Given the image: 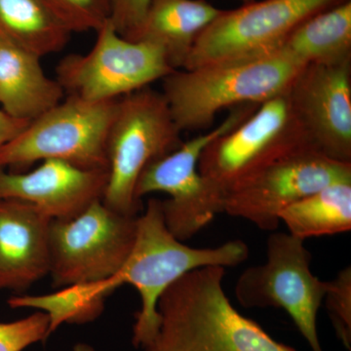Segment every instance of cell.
Instances as JSON below:
<instances>
[{
    "label": "cell",
    "instance_id": "cell-1",
    "mask_svg": "<svg viewBox=\"0 0 351 351\" xmlns=\"http://www.w3.org/2000/svg\"><path fill=\"white\" fill-rule=\"evenodd\" d=\"M242 240H232L214 248H195L176 239L164 221L161 200L151 198L138 215L135 243L130 256L114 276L82 285L91 304L104 306L115 289L129 284L137 289L141 308L136 313L132 343L142 350L156 337L160 325L159 299L178 279L207 267H234L249 257Z\"/></svg>",
    "mask_w": 351,
    "mask_h": 351
},
{
    "label": "cell",
    "instance_id": "cell-2",
    "mask_svg": "<svg viewBox=\"0 0 351 351\" xmlns=\"http://www.w3.org/2000/svg\"><path fill=\"white\" fill-rule=\"evenodd\" d=\"M226 269L189 271L164 292L157 304L158 332L143 351H297L240 314L228 300Z\"/></svg>",
    "mask_w": 351,
    "mask_h": 351
},
{
    "label": "cell",
    "instance_id": "cell-3",
    "mask_svg": "<svg viewBox=\"0 0 351 351\" xmlns=\"http://www.w3.org/2000/svg\"><path fill=\"white\" fill-rule=\"evenodd\" d=\"M304 66L278 46L175 69L163 78L162 94L180 130L207 129L226 108L261 105L287 91Z\"/></svg>",
    "mask_w": 351,
    "mask_h": 351
},
{
    "label": "cell",
    "instance_id": "cell-4",
    "mask_svg": "<svg viewBox=\"0 0 351 351\" xmlns=\"http://www.w3.org/2000/svg\"><path fill=\"white\" fill-rule=\"evenodd\" d=\"M182 133L162 92L145 87L119 98L108 134L103 202L119 213L138 216V177L149 164L181 147Z\"/></svg>",
    "mask_w": 351,
    "mask_h": 351
},
{
    "label": "cell",
    "instance_id": "cell-5",
    "mask_svg": "<svg viewBox=\"0 0 351 351\" xmlns=\"http://www.w3.org/2000/svg\"><path fill=\"white\" fill-rule=\"evenodd\" d=\"M119 100L88 101L66 96L0 149V168L58 159L83 169L108 171V134Z\"/></svg>",
    "mask_w": 351,
    "mask_h": 351
},
{
    "label": "cell",
    "instance_id": "cell-6",
    "mask_svg": "<svg viewBox=\"0 0 351 351\" xmlns=\"http://www.w3.org/2000/svg\"><path fill=\"white\" fill-rule=\"evenodd\" d=\"M258 106L251 104L232 108L213 130L182 143L176 151L149 164L138 177L135 197L140 202L149 193L169 195L167 200H161L164 221L180 241L193 239L217 215L223 213L225 195L198 170L201 154L214 140L248 119Z\"/></svg>",
    "mask_w": 351,
    "mask_h": 351
},
{
    "label": "cell",
    "instance_id": "cell-7",
    "mask_svg": "<svg viewBox=\"0 0 351 351\" xmlns=\"http://www.w3.org/2000/svg\"><path fill=\"white\" fill-rule=\"evenodd\" d=\"M138 216L119 213L99 199L73 218L52 219L49 274L53 285L71 287L114 276L133 249Z\"/></svg>",
    "mask_w": 351,
    "mask_h": 351
},
{
    "label": "cell",
    "instance_id": "cell-8",
    "mask_svg": "<svg viewBox=\"0 0 351 351\" xmlns=\"http://www.w3.org/2000/svg\"><path fill=\"white\" fill-rule=\"evenodd\" d=\"M311 252L304 240L290 233L274 232L267 242V261L248 267L237 279L235 297L243 307H278L294 321L311 351H324L317 316L328 281L311 271Z\"/></svg>",
    "mask_w": 351,
    "mask_h": 351
},
{
    "label": "cell",
    "instance_id": "cell-9",
    "mask_svg": "<svg viewBox=\"0 0 351 351\" xmlns=\"http://www.w3.org/2000/svg\"><path fill=\"white\" fill-rule=\"evenodd\" d=\"M337 182H351V163L334 160L313 145H304L228 189L223 213L274 232L285 208Z\"/></svg>",
    "mask_w": 351,
    "mask_h": 351
},
{
    "label": "cell",
    "instance_id": "cell-10",
    "mask_svg": "<svg viewBox=\"0 0 351 351\" xmlns=\"http://www.w3.org/2000/svg\"><path fill=\"white\" fill-rule=\"evenodd\" d=\"M87 54H71L56 68V80L68 96L88 101L115 100L163 80L175 69L154 44L129 40L108 20Z\"/></svg>",
    "mask_w": 351,
    "mask_h": 351
},
{
    "label": "cell",
    "instance_id": "cell-11",
    "mask_svg": "<svg viewBox=\"0 0 351 351\" xmlns=\"http://www.w3.org/2000/svg\"><path fill=\"white\" fill-rule=\"evenodd\" d=\"M307 145H313L293 112L287 90L263 101L237 128L208 145L198 170L226 195L263 166Z\"/></svg>",
    "mask_w": 351,
    "mask_h": 351
},
{
    "label": "cell",
    "instance_id": "cell-12",
    "mask_svg": "<svg viewBox=\"0 0 351 351\" xmlns=\"http://www.w3.org/2000/svg\"><path fill=\"white\" fill-rule=\"evenodd\" d=\"M346 0H255L223 10L201 34L182 69L274 49L314 14Z\"/></svg>",
    "mask_w": 351,
    "mask_h": 351
},
{
    "label": "cell",
    "instance_id": "cell-13",
    "mask_svg": "<svg viewBox=\"0 0 351 351\" xmlns=\"http://www.w3.org/2000/svg\"><path fill=\"white\" fill-rule=\"evenodd\" d=\"M288 96L313 147L334 160L351 163V62L306 64Z\"/></svg>",
    "mask_w": 351,
    "mask_h": 351
},
{
    "label": "cell",
    "instance_id": "cell-14",
    "mask_svg": "<svg viewBox=\"0 0 351 351\" xmlns=\"http://www.w3.org/2000/svg\"><path fill=\"white\" fill-rule=\"evenodd\" d=\"M108 171L87 170L58 159L41 161L27 173L0 168V199L31 203L52 219L73 218L101 199Z\"/></svg>",
    "mask_w": 351,
    "mask_h": 351
},
{
    "label": "cell",
    "instance_id": "cell-15",
    "mask_svg": "<svg viewBox=\"0 0 351 351\" xmlns=\"http://www.w3.org/2000/svg\"><path fill=\"white\" fill-rule=\"evenodd\" d=\"M51 221L31 203L0 199V291L22 292L49 274Z\"/></svg>",
    "mask_w": 351,
    "mask_h": 351
},
{
    "label": "cell",
    "instance_id": "cell-16",
    "mask_svg": "<svg viewBox=\"0 0 351 351\" xmlns=\"http://www.w3.org/2000/svg\"><path fill=\"white\" fill-rule=\"evenodd\" d=\"M40 60L0 34V106L11 117L31 121L64 100L63 88L46 75Z\"/></svg>",
    "mask_w": 351,
    "mask_h": 351
},
{
    "label": "cell",
    "instance_id": "cell-17",
    "mask_svg": "<svg viewBox=\"0 0 351 351\" xmlns=\"http://www.w3.org/2000/svg\"><path fill=\"white\" fill-rule=\"evenodd\" d=\"M221 11L207 0H151L137 40L154 44L171 68L182 69L196 40Z\"/></svg>",
    "mask_w": 351,
    "mask_h": 351
},
{
    "label": "cell",
    "instance_id": "cell-18",
    "mask_svg": "<svg viewBox=\"0 0 351 351\" xmlns=\"http://www.w3.org/2000/svg\"><path fill=\"white\" fill-rule=\"evenodd\" d=\"M280 46L306 66L351 62V0L307 18Z\"/></svg>",
    "mask_w": 351,
    "mask_h": 351
},
{
    "label": "cell",
    "instance_id": "cell-19",
    "mask_svg": "<svg viewBox=\"0 0 351 351\" xmlns=\"http://www.w3.org/2000/svg\"><path fill=\"white\" fill-rule=\"evenodd\" d=\"M279 219L293 237L306 241L351 230V182H337L285 208Z\"/></svg>",
    "mask_w": 351,
    "mask_h": 351
},
{
    "label": "cell",
    "instance_id": "cell-20",
    "mask_svg": "<svg viewBox=\"0 0 351 351\" xmlns=\"http://www.w3.org/2000/svg\"><path fill=\"white\" fill-rule=\"evenodd\" d=\"M0 34L43 58L63 50L71 32L43 0H0Z\"/></svg>",
    "mask_w": 351,
    "mask_h": 351
},
{
    "label": "cell",
    "instance_id": "cell-21",
    "mask_svg": "<svg viewBox=\"0 0 351 351\" xmlns=\"http://www.w3.org/2000/svg\"><path fill=\"white\" fill-rule=\"evenodd\" d=\"M71 32H98L110 20L108 0H43Z\"/></svg>",
    "mask_w": 351,
    "mask_h": 351
},
{
    "label": "cell",
    "instance_id": "cell-22",
    "mask_svg": "<svg viewBox=\"0 0 351 351\" xmlns=\"http://www.w3.org/2000/svg\"><path fill=\"white\" fill-rule=\"evenodd\" d=\"M328 315L337 337L348 351H351V267L339 272L328 281L324 301Z\"/></svg>",
    "mask_w": 351,
    "mask_h": 351
},
{
    "label": "cell",
    "instance_id": "cell-23",
    "mask_svg": "<svg viewBox=\"0 0 351 351\" xmlns=\"http://www.w3.org/2000/svg\"><path fill=\"white\" fill-rule=\"evenodd\" d=\"M50 335L49 317L40 311L13 322H0V351H24Z\"/></svg>",
    "mask_w": 351,
    "mask_h": 351
},
{
    "label": "cell",
    "instance_id": "cell-24",
    "mask_svg": "<svg viewBox=\"0 0 351 351\" xmlns=\"http://www.w3.org/2000/svg\"><path fill=\"white\" fill-rule=\"evenodd\" d=\"M110 22L124 38L137 40L151 0H108Z\"/></svg>",
    "mask_w": 351,
    "mask_h": 351
},
{
    "label": "cell",
    "instance_id": "cell-25",
    "mask_svg": "<svg viewBox=\"0 0 351 351\" xmlns=\"http://www.w3.org/2000/svg\"><path fill=\"white\" fill-rule=\"evenodd\" d=\"M29 121L16 119L0 108V149L17 137Z\"/></svg>",
    "mask_w": 351,
    "mask_h": 351
},
{
    "label": "cell",
    "instance_id": "cell-26",
    "mask_svg": "<svg viewBox=\"0 0 351 351\" xmlns=\"http://www.w3.org/2000/svg\"><path fill=\"white\" fill-rule=\"evenodd\" d=\"M73 351H96L95 348L89 343H77L73 346Z\"/></svg>",
    "mask_w": 351,
    "mask_h": 351
},
{
    "label": "cell",
    "instance_id": "cell-27",
    "mask_svg": "<svg viewBox=\"0 0 351 351\" xmlns=\"http://www.w3.org/2000/svg\"><path fill=\"white\" fill-rule=\"evenodd\" d=\"M239 1L243 2V3H249V2L255 1V0H239Z\"/></svg>",
    "mask_w": 351,
    "mask_h": 351
}]
</instances>
